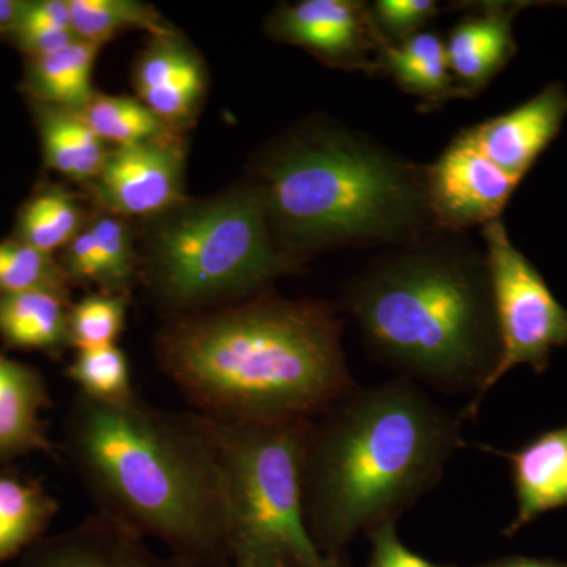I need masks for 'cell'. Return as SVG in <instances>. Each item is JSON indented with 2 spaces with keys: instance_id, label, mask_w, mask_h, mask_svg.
Wrapping results in <instances>:
<instances>
[{
  "instance_id": "3",
  "label": "cell",
  "mask_w": 567,
  "mask_h": 567,
  "mask_svg": "<svg viewBox=\"0 0 567 567\" xmlns=\"http://www.w3.org/2000/svg\"><path fill=\"white\" fill-rule=\"evenodd\" d=\"M462 420L401 379L357 386L312 420L301 488L306 525L328 557L398 522L439 486L465 447Z\"/></svg>"
},
{
  "instance_id": "20",
  "label": "cell",
  "mask_w": 567,
  "mask_h": 567,
  "mask_svg": "<svg viewBox=\"0 0 567 567\" xmlns=\"http://www.w3.org/2000/svg\"><path fill=\"white\" fill-rule=\"evenodd\" d=\"M70 309V298L54 293H0V338L17 349L62 352L71 347Z\"/></svg>"
},
{
  "instance_id": "28",
  "label": "cell",
  "mask_w": 567,
  "mask_h": 567,
  "mask_svg": "<svg viewBox=\"0 0 567 567\" xmlns=\"http://www.w3.org/2000/svg\"><path fill=\"white\" fill-rule=\"evenodd\" d=\"M80 394L103 404H122L134 395L128 358L117 346L80 350L66 369Z\"/></svg>"
},
{
  "instance_id": "35",
  "label": "cell",
  "mask_w": 567,
  "mask_h": 567,
  "mask_svg": "<svg viewBox=\"0 0 567 567\" xmlns=\"http://www.w3.org/2000/svg\"><path fill=\"white\" fill-rule=\"evenodd\" d=\"M475 567H567V563L555 559H539L529 557H506L494 559Z\"/></svg>"
},
{
  "instance_id": "12",
  "label": "cell",
  "mask_w": 567,
  "mask_h": 567,
  "mask_svg": "<svg viewBox=\"0 0 567 567\" xmlns=\"http://www.w3.org/2000/svg\"><path fill=\"white\" fill-rule=\"evenodd\" d=\"M134 87L140 102L181 133L199 112L207 73L200 55L177 32L152 37L137 59Z\"/></svg>"
},
{
  "instance_id": "22",
  "label": "cell",
  "mask_w": 567,
  "mask_h": 567,
  "mask_svg": "<svg viewBox=\"0 0 567 567\" xmlns=\"http://www.w3.org/2000/svg\"><path fill=\"white\" fill-rule=\"evenodd\" d=\"M84 212L73 193L47 185L22 205L13 240L52 254L84 229Z\"/></svg>"
},
{
  "instance_id": "11",
  "label": "cell",
  "mask_w": 567,
  "mask_h": 567,
  "mask_svg": "<svg viewBox=\"0 0 567 567\" xmlns=\"http://www.w3.org/2000/svg\"><path fill=\"white\" fill-rule=\"evenodd\" d=\"M185 142L181 133L107 153L102 173L91 183L100 205L121 218L163 215L183 197Z\"/></svg>"
},
{
  "instance_id": "8",
  "label": "cell",
  "mask_w": 567,
  "mask_h": 567,
  "mask_svg": "<svg viewBox=\"0 0 567 567\" xmlns=\"http://www.w3.org/2000/svg\"><path fill=\"white\" fill-rule=\"evenodd\" d=\"M483 238L494 290L499 360L480 395L477 413L488 391L511 369L528 365L543 374L554 349L567 346V309L532 260L514 246L502 219L486 224Z\"/></svg>"
},
{
  "instance_id": "31",
  "label": "cell",
  "mask_w": 567,
  "mask_h": 567,
  "mask_svg": "<svg viewBox=\"0 0 567 567\" xmlns=\"http://www.w3.org/2000/svg\"><path fill=\"white\" fill-rule=\"evenodd\" d=\"M371 555L365 567H457L436 565L410 550L398 535V522H385L368 533Z\"/></svg>"
},
{
  "instance_id": "9",
  "label": "cell",
  "mask_w": 567,
  "mask_h": 567,
  "mask_svg": "<svg viewBox=\"0 0 567 567\" xmlns=\"http://www.w3.org/2000/svg\"><path fill=\"white\" fill-rule=\"evenodd\" d=\"M518 183L484 155L466 128L425 167L432 221L439 230L464 234L470 227L502 219Z\"/></svg>"
},
{
  "instance_id": "18",
  "label": "cell",
  "mask_w": 567,
  "mask_h": 567,
  "mask_svg": "<svg viewBox=\"0 0 567 567\" xmlns=\"http://www.w3.org/2000/svg\"><path fill=\"white\" fill-rule=\"evenodd\" d=\"M379 73L393 78L402 91L417 96L427 110L461 96L447 65L445 40L427 29L401 43L383 40Z\"/></svg>"
},
{
  "instance_id": "24",
  "label": "cell",
  "mask_w": 567,
  "mask_h": 567,
  "mask_svg": "<svg viewBox=\"0 0 567 567\" xmlns=\"http://www.w3.org/2000/svg\"><path fill=\"white\" fill-rule=\"evenodd\" d=\"M55 513L58 503L43 488L0 475V559L37 539Z\"/></svg>"
},
{
  "instance_id": "27",
  "label": "cell",
  "mask_w": 567,
  "mask_h": 567,
  "mask_svg": "<svg viewBox=\"0 0 567 567\" xmlns=\"http://www.w3.org/2000/svg\"><path fill=\"white\" fill-rule=\"evenodd\" d=\"M70 279L52 254L20 241H0V293L48 292L70 298Z\"/></svg>"
},
{
  "instance_id": "2",
  "label": "cell",
  "mask_w": 567,
  "mask_h": 567,
  "mask_svg": "<svg viewBox=\"0 0 567 567\" xmlns=\"http://www.w3.org/2000/svg\"><path fill=\"white\" fill-rule=\"evenodd\" d=\"M66 451L100 513L193 566L230 567L229 494L207 417L78 394Z\"/></svg>"
},
{
  "instance_id": "23",
  "label": "cell",
  "mask_w": 567,
  "mask_h": 567,
  "mask_svg": "<svg viewBox=\"0 0 567 567\" xmlns=\"http://www.w3.org/2000/svg\"><path fill=\"white\" fill-rule=\"evenodd\" d=\"M78 112L100 140L115 147L145 144L178 133L144 103L130 96L95 93Z\"/></svg>"
},
{
  "instance_id": "30",
  "label": "cell",
  "mask_w": 567,
  "mask_h": 567,
  "mask_svg": "<svg viewBox=\"0 0 567 567\" xmlns=\"http://www.w3.org/2000/svg\"><path fill=\"white\" fill-rule=\"evenodd\" d=\"M369 9L377 32L393 44L425 31L440 13L435 0H377Z\"/></svg>"
},
{
  "instance_id": "4",
  "label": "cell",
  "mask_w": 567,
  "mask_h": 567,
  "mask_svg": "<svg viewBox=\"0 0 567 567\" xmlns=\"http://www.w3.org/2000/svg\"><path fill=\"white\" fill-rule=\"evenodd\" d=\"M342 306L369 352L410 382L472 393L462 423L499 360L486 251L434 230L372 260L346 284Z\"/></svg>"
},
{
  "instance_id": "15",
  "label": "cell",
  "mask_w": 567,
  "mask_h": 567,
  "mask_svg": "<svg viewBox=\"0 0 567 567\" xmlns=\"http://www.w3.org/2000/svg\"><path fill=\"white\" fill-rule=\"evenodd\" d=\"M517 10L518 6L481 3L447 33V65L462 99L486 89L516 55L513 20Z\"/></svg>"
},
{
  "instance_id": "14",
  "label": "cell",
  "mask_w": 567,
  "mask_h": 567,
  "mask_svg": "<svg viewBox=\"0 0 567 567\" xmlns=\"http://www.w3.org/2000/svg\"><path fill=\"white\" fill-rule=\"evenodd\" d=\"M31 567H196L155 554L145 537L96 511L40 548Z\"/></svg>"
},
{
  "instance_id": "34",
  "label": "cell",
  "mask_w": 567,
  "mask_h": 567,
  "mask_svg": "<svg viewBox=\"0 0 567 567\" xmlns=\"http://www.w3.org/2000/svg\"><path fill=\"white\" fill-rule=\"evenodd\" d=\"M29 2L22 0H0V35L11 37L20 24Z\"/></svg>"
},
{
  "instance_id": "19",
  "label": "cell",
  "mask_w": 567,
  "mask_h": 567,
  "mask_svg": "<svg viewBox=\"0 0 567 567\" xmlns=\"http://www.w3.org/2000/svg\"><path fill=\"white\" fill-rule=\"evenodd\" d=\"M44 164L78 183H93L102 173L110 151L84 122L80 112L33 103Z\"/></svg>"
},
{
  "instance_id": "7",
  "label": "cell",
  "mask_w": 567,
  "mask_h": 567,
  "mask_svg": "<svg viewBox=\"0 0 567 567\" xmlns=\"http://www.w3.org/2000/svg\"><path fill=\"white\" fill-rule=\"evenodd\" d=\"M207 420L226 473L230 567H350L322 554L306 525L301 466L312 420Z\"/></svg>"
},
{
  "instance_id": "17",
  "label": "cell",
  "mask_w": 567,
  "mask_h": 567,
  "mask_svg": "<svg viewBox=\"0 0 567 567\" xmlns=\"http://www.w3.org/2000/svg\"><path fill=\"white\" fill-rule=\"evenodd\" d=\"M50 404L39 372L0 354V458L33 451L54 454L41 421V412Z\"/></svg>"
},
{
  "instance_id": "16",
  "label": "cell",
  "mask_w": 567,
  "mask_h": 567,
  "mask_svg": "<svg viewBox=\"0 0 567 567\" xmlns=\"http://www.w3.org/2000/svg\"><path fill=\"white\" fill-rule=\"evenodd\" d=\"M481 447L506 458L513 472L517 511L503 535L516 536L543 514L567 509V424L543 432L511 453Z\"/></svg>"
},
{
  "instance_id": "21",
  "label": "cell",
  "mask_w": 567,
  "mask_h": 567,
  "mask_svg": "<svg viewBox=\"0 0 567 567\" xmlns=\"http://www.w3.org/2000/svg\"><path fill=\"white\" fill-rule=\"evenodd\" d=\"M103 44L78 40L65 50L31 59L24 78V91L33 103L52 104L81 111L95 95L92 71Z\"/></svg>"
},
{
  "instance_id": "32",
  "label": "cell",
  "mask_w": 567,
  "mask_h": 567,
  "mask_svg": "<svg viewBox=\"0 0 567 567\" xmlns=\"http://www.w3.org/2000/svg\"><path fill=\"white\" fill-rule=\"evenodd\" d=\"M10 40L29 58L37 59L65 50L80 39L74 31L62 29L17 28Z\"/></svg>"
},
{
  "instance_id": "5",
  "label": "cell",
  "mask_w": 567,
  "mask_h": 567,
  "mask_svg": "<svg viewBox=\"0 0 567 567\" xmlns=\"http://www.w3.org/2000/svg\"><path fill=\"white\" fill-rule=\"evenodd\" d=\"M251 183L276 245L301 267L316 254L398 248L439 230L425 167L328 118L305 122L268 145Z\"/></svg>"
},
{
  "instance_id": "25",
  "label": "cell",
  "mask_w": 567,
  "mask_h": 567,
  "mask_svg": "<svg viewBox=\"0 0 567 567\" xmlns=\"http://www.w3.org/2000/svg\"><path fill=\"white\" fill-rule=\"evenodd\" d=\"M71 28L78 39L104 44L117 33L144 29L152 37L175 33L162 14L134 0H69Z\"/></svg>"
},
{
  "instance_id": "1",
  "label": "cell",
  "mask_w": 567,
  "mask_h": 567,
  "mask_svg": "<svg viewBox=\"0 0 567 567\" xmlns=\"http://www.w3.org/2000/svg\"><path fill=\"white\" fill-rule=\"evenodd\" d=\"M155 353L194 412L219 423L316 420L358 386L338 309L274 289L167 317Z\"/></svg>"
},
{
  "instance_id": "26",
  "label": "cell",
  "mask_w": 567,
  "mask_h": 567,
  "mask_svg": "<svg viewBox=\"0 0 567 567\" xmlns=\"http://www.w3.org/2000/svg\"><path fill=\"white\" fill-rule=\"evenodd\" d=\"M95 240V279L103 292L128 295L140 276L137 252L128 224L103 213L89 223Z\"/></svg>"
},
{
  "instance_id": "33",
  "label": "cell",
  "mask_w": 567,
  "mask_h": 567,
  "mask_svg": "<svg viewBox=\"0 0 567 567\" xmlns=\"http://www.w3.org/2000/svg\"><path fill=\"white\" fill-rule=\"evenodd\" d=\"M18 28H44L73 31L69 0L29 2Z\"/></svg>"
},
{
  "instance_id": "6",
  "label": "cell",
  "mask_w": 567,
  "mask_h": 567,
  "mask_svg": "<svg viewBox=\"0 0 567 567\" xmlns=\"http://www.w3.org/2000/svg\"><path fill=\"white\" fill-rule=\"evenodd\" d=\"M155 218L140 276L167 317L248 300L301 270L276 245L252 183Z\"/></svg>"
},
{
  "instance_id": "29",
  "label": "cell",
  "mask_w": 567,
  "mask_h": 567,
  "mask_svg": "<svg viewBox=\"0 0 567 567\" xmlns=\"http://www.w3.org/2000/svg\"><path fill=\"white\" fill-rule=\"evenodd\" d=\"M128 303V295L100 290L71 306V347L91 350L115 346L125 328Z\"/></svg>"
},
{
  "instance_id": "10",
  "label": "cell",
  "mask_w": 567,
  "mask_h": 567,
  "mask_svg": "<svg viewBox=\"0 0 567 567\" xmlns=\"http://www.w3.org/2000/svg\"><path fill=\"white\" fill-rule=\"evenodd\" d=\"M265 31L271 39L311 52L331 69L379 73L382 35L369 3L358 0H301L276 7Z\"/></svg>"
},
{
  "instance_id": "13",
  "label": "cell",
  "mask_w": 567,
  "mask_h": 567,
  "mask_svg": "<svg viewBox=\"0 0 567 567\" xmlns=\"http://www.w3.org/2000/svg\"><path fill=\"white\" fill-rule=\"evenodd\" d=\"M566 115L565 85L554 82L527 103L468 130L492 163L522 182L558 136Z\"/></svg>"
}]
</instances>
